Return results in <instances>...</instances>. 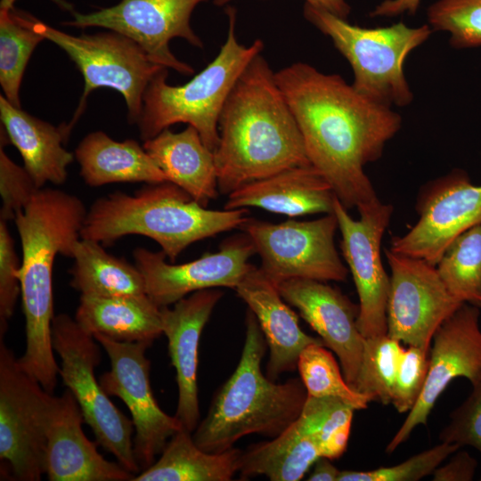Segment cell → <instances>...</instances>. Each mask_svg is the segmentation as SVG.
<instances>
[{
  "label": "cell",
  "instance_id": "cell-1",
  "mask_svg": "<svg viewBox=\"0 0 481 481\" xmlns=\"http://www.w3.org/2000/svg\"><path fill=\"white\" fill-rule=\"evenodd\" d=\"M300 130L309 161L348 209L376 198L364 173L401 127L391 107L357 92L337 74L296 62L274 73Z\"/></svg>",
  "mask_w": 481,
  "mask_h": 481
},
{
  "label": "cell",
  "instance_id": "cell-2",
  "mask_svg": "<svg viewBox=\"0 0 481 481\" xmlns=\"http://www.w3.org/2000/svg\"><path fill=\"white\" fill-rule=\"evenodd\" d=\"M214 151L219 193L311 163L274 72L261 55L243 70L222 109Z\"/></svg>",
  "mask_w": 481,
  "mask_h": 481
},
{
  "label": "cell",
  "instance_id": "cell-3",
  "mask_svg": "<svg viewBox=\"0 0 481 481\" xmlns=\"http://www.w3.org/2000/svg\"><path fill=\"white\" fill-rule=\"evenodd\" d=\"M86 213L78 197L40 188L14 218L22 252L19 278L26 337L25 351L19 361L50 394L54 392L59 375L52 342L54 259L59 254L72 258Z\"/></svg>",
  "mask_w": 481,
  "mask_h": 481
},
{
  "label": "cell",
  "instance_id": "cell-4",
  "mask_svg": "<svg viewBox=\"0 0 481 481\" xmlns=\"http://www.w3.org/2000/svg\"><path fill=\"white\" fill-rule=\"evenodd\" d=\"M245 324L239 363L192 432L195 444L208 452L227 451L250 434L278 436L298 419L308 396L301 379L275 383L264 375L261 363L267 344L250 309Z\"/></svg>",
  "mask_w": 481,
  "mask_h": 481
},
{
  "label": "cell",
  "instance_id": "cell-5",
  "mask_svg": "<svg viewBox=\"0 0 481 481\" xmlns=\"http://www.w3.org/2000/svg\"><path fill=\"white\" fill-rule=\"evenodd\" d=\"M247 215V208L207 209L165 181L148 183L134 195L115 192L95 200L80 237L110 245L126 235H143L155 240L174 262L191 244L239 228Z\"/></svg>",
  "mask_w": 481,
  "mask_h": 481
},
{
  "label": "cell",
  "instance_id": "cell-6",
  "mask_svg": "<svg viewBox=\"0 0 481 481\" xmlns=\"http://www.w3.org/2000/svg\"><path fill=\"white\" fill-rule=\"evenodd\" d=\"M229 28L216 57L189 82L174 86L167 83V69L149 83L136 122L144 142L176 123L195 127L213 151L219 141L218 120L236 81L251 60L261 53L264 43L257 39L249 46L240 44L235 35L236 11L227 8Z\"/></svg>",
  "mask_w": 481,
  "mask_h": 481
},
{
  "label": "cell",
  "instance_id": "cell-7",
  "mask_svg": "<svg viewBox=\"0 0 481 481\" xmlns=\"http://www.w3.org/2000/svg\"><path fill=\"white\" fill-rule=\"evenodd\" d=\"M305 18L328 36L350 63L353 87L387 106L403 107L413 100L404 73L409 53L428 40L429 25L411 28L403 22L374 29L350 24L322 8L304 5Z\"/></svg>",
  "mask_w": 481,
  "mask_h": 481
},
{
  "label": "cell",
  "instance_id": "cell-8",
  "mask_svg": "<svg viewBox=\"0 0 481 481\" xmlns=\"http://www.w3.org/2000/svg\"><path fill=\"white\" fill-rule=\"evenodd\" d=\"M24 14L30 26L61 48L83 75V94L71 121L65 125L69 135L83 114L87 97L100 87L119 92L126 104L129 123L136 124L145 90L165 67L152 61L135 41L118 32L108 29L73 36Z\"/></svg>",
  "mask_w": 481,
  "mask_h": 481
},
{
  "label": "cell",
  "instance_id": "cell-9",
  "mask_svg": "<svg viewBox=\"0 0 481 481\" xmlns=\"http://www.w3.org/2000/svg\"><path fill=\"white\" fill-rule=\"evenodd\" d=\"M95 341L75 318L67 314L54 316L52 342L61 359L59 376L77 400L97 444L135 477L141 469L134 453L135 427L95 378L94 369L101 362V351Z\"/></svg>",
  "mask_w": 481,
  "mask_h": 481
},
{
  "label": "cell",
  "instance_id": "cell-10",
  "mask_svg": "<svg viewBox=\"0 0 481 481\" xmlns=\"http://www.w3.org/2000/svg\"><path fill=\"white\" fill-rule=\"evenodd\" d=\"M53 395L24 371L0 338V460L4 477L39 481L45 474V426Z\"/></svg>",
  "mask_w": 481,
  "mask_h": 481
},
{
  "label": "cell",
  "instance_id": "cell-11",
  "mask_svg": "<svg viewBox=\"0 0 481 481\" xmlns=\"http://www.w3.org/2000/svg\"><path fill=\"white\" fill-rule=\"evenodd\" d=\"M334 213L311 221L272 224L249 218L239 227L260 257V269L276 286L291 279L344 281L348 270L337 251Z\"/></svg>",
  "mask_w": 481,
  "mask_h": 481
},
{
  "label": "cell",
  "instance_id": "cell-12",
  "mask_svg": "<svg viewBox=\"0 0 481 481\" xmlns=\"http://www.w3.org/2000/svg\"><path fill=\"white\" fill-rule=\"evenodd\" d=\"M359 219L335 197L333 213L341 233L340 247L359 298L357 327L364 338L387 333L390 277L382 265L380 247L393 206L378 198L357 207Z\"/></svg>",
  "mask_w": 481,
  "mask_h": 481
},
{
  "label": "cell",
  "instance_id": "cell-13",
  "mask_svg": "<svg viewBox=\"0 0 481 481\" xmlns=\"http://www.w3.org/2000/svg\"><path fill=\"white\" fill-rule=\"evenodd\" d=\"M94 338L106 351L110 369L99 381L108 395L121 399L135 427L134 453L141 471L156 461L171 436L182 428L175 416L159 406L150 384L151 362L145 356L151 342H120L102 335Z\"/></svg>",
  "mask_w": 481,
  "mask_h": 481
},
{
  "label": "cell",
  "instance_id": "cell-14",
  "mask_svg": "<svg viewBox=\"0 0 481 481\" xmlns=\"http://www.w3.org/2000/svg\"><path fill=\"white\" fill-rule=\"evenodd\" d=\"M204 1L207 0H121L89 13L69 9L72 20L65 24L82 29L100 27L123 34L135 41L155 63L191 75L193 68L173 54L169 42L181 37L195 47H203L190 20L194 8Z\"/></svg>",
  "mask_w": 481,
  "mask_h": 481
},
{
  "label": "cell",
  "instance_id": "cell-15",
  "mask_svg": "<svg viewBox=\"0 0 481 481\" xmlns=\"http://www.w3.org/2000/svg\"><path fill=\"white\" fill-rule=\"evenodd\" d=\"M385 254L391 269L387 334L429 349L436 330L463 303L447 289L435 265L390 249Z\"/></svg>",
  "mask_w": 481,
  "mask_h": 481
},
{
  "label": "cell",
  "instance_id": "cell-16",
  "mask_svg": "<svg viewBox=\"0 0 481 481\" xmlns=\"http://www.w3.org/2000/svg\"><path fill=\"white\" fill-rule=\"evenodd\" d=\"M417 223L395 236L390 249L436 265L445 249L460 234L481 223V185L462 170H453L420 191Z\"/></svg>",
  "mask_w": 481,
  "mask_h": 481
},
{
  "label": "cell",
  "instance_id": "cell-17",
  "mask_svg": "<svg viewBox=\"0 0 481 481\" xmlns=\"http://www.w3.org/2000/svg\"><path fill=\"white\" fill-rule=\"evenodd\" d=\"M254 254V245L244 232L226 239L219 251L180 265L167 263L162 250L136 248L133 251L135 265L144 279L146 294L159 307L174 305L206 289H235L252 266L249 260Z\"/></svg>",
  "mask_w": 481,
  "mask_h": 481
},
{
  "label": "cell",
  "instance_id": "cell-18",
  "mask_svg": "<svg viewBox=\"0 0 481 481\" xmlns=\"http://www.w3.org/2000/svg\"><path fill=\"white\" fill-rule=\"evenodd\" d=\"M479 307L463 303L435 332L426 382L413 408L388 443L394 452L418 425H427L438 397L457 378L471 384L481 377V329Z\"/></svg>",
  "mask_w": 481,
  "mask_h": 481
},
{
  "label": "cell",
  "instance_id": "cell-19",
  "mask_svg": "<svg viewBox=\"0 0 481 481\" xmlns=\"http://www.w3.org/2000/svg\"><path fill=\"white\" fill-rule=\"evenodd\" d=\"M277 288L284 301L298 310L325 346L337 355L346 382L355 389L365 338L357 327L359 306L325 281L291 279Z\"/></svg>",
  "mask_w": 481,
  "mask_h": 481
},
{
  "label": "cell",
  "instance_id": "cell-20",
  "mask_svg": "<svg viewBox=\"0 0 481 481\" xmlns=\"http://www.w3.org/2000/svg\"><path fill=\"white\" fill-rule=\"evenodd\" d=\"M82 412L67 388L53 395L46 420L45 475L50 481H127L135 475L104 459L85 435Z\"/></svg>",
  "mask_w": 481,
  "mask_h": 481
},
{
  "label": "cell",
  "instance_id": "cell-21",
  "mask_svg": "<svg viewBox=\"0 0 481 481\" xmlns=\"http://www.w3.org/2000/svg\"><path fill=\"white\" fill-rule=\"evenodd\" d=\"M223 295L216 288L206 289L180 299L172 308L160 307L162 333L167 338L178 386L175 416L190 432L197 428L200 417L197 382L200 338Z\"/></svg>",
  "mask_w": 481,
  "mask_h": 481
},
{
  "label": "cell",
  "instance_id": "cell-22",
  "mask_svg": "<svg viewBox=\"0 0 481 481\" xmlns=\"http://www.w3.org/2000/svg\"><path fill=\"white\" fill-rule=\"evenodd\" d=\"M256 316L269 348L266 376L274 380L293 371L302 351L322 340L304 332L296 313L284 302L277 286L252 265L235 289ZM325 346V345H324Z\"/></svg>",
  "mask_w": 481,
  "mask_h": 481
},
{
  "label": "cell",
  "instance_id": "cell-23",
  "mask_svg": "<svg viewBox=\"0 0 481 481\" xmlns=\"http://www.w3.org/2000/svg\"><path fill=\"white\" fill-rule=\"evenodd\" d=\"M335 193L312 165L296 167L242 185L228 194L224 209L255 207L289 217L333 213Z\"/></svg>",
  "mask_w": 481,
  "mask_h": 481
},
{
  "label": "cell",
  "instance_id": "cell-24",
  "mask_svg": "<svg viewBox=\"0 0 481 481\" xmlns=\"http://www.w3.org/2000/svg\"><path fill=\"white\" fill-rule=\"evenodd\" d=\"M1 130L19 151L23 167L40 189L46 183L63 184L68 166L75 159L63 147L69 134L65 125L54 126L10 103L0 96Z\"/></svg>",
  "mask_w": 481,
  "mask_h": 481
},
{
  "label": "cell",
  "instance_id": "cell-25",
  "mask_svg": "<svg viewBox=\"0 0 481 481\" xmlns=\"http://www.w3.org/2000/svg\"><path fill=\"white\" fill-rule=\"evenodd\" d=\"M143 146L167 180L185 191L203 207L219 193L215 154L191 125L178 133L169 128Z\"/></svg>",
  "mask_w": 481,
  "mask_h": 481
},
{
  "label": "cell",
  "instance_id": "cell-26",
  "mask_svg": "<svg viewBox=\"0 0 481 481\" xmlns=\"http://www.w3.org/2000/svg\"><path fill=\"white\" fill-rule=\"evenodd\" d=\"M84 182L92 187L115 183H158L167 180L143 145L116 141L102 131L87 134L74 152Z\"/></svg>",
  "mask_w": 481,
  "mask_h": 481
},
{
  "label": "cell",
  "instance_id": "cell-27",
  "mask_svg": "<svg viewBox=\"0 0 481 481\" xmlns=\"http://www.w3.org/2000/svg\"><path fill=\"white\" fill-rule=\"evenodd\" d=\"M322 457L318 433L306 412L272 440L243 451L239 472L241 477L263 475L272 481L300 480Z\"/></svg>",
  "mask_w": 481,
  "mask_h": 481
},
{
  "label": "cell",
  "instance_id": "cell-28",
  "mask_svg": "<svg viewBox=\"0 0 481 481\" xmlns=\"http://www.w3.org/2000/svg\"><path fill=\"white\" fill-rule=\"evenodd\" d=\"M75 320L93 337L120 342L153 341L162 335L160 307L147 294L93 297L81 295Z\"/></svg>",
  "mask_w": 481,
  "mask_h": 481
},
{
  "label": "cell",
  "instance_id": "cell-29",
  "mask_svg": "<svg viewBox=\"0 0 481 481\" xmlns=\"http://www.w3.org/2000/svg\"><path fill=\"white\" fill-rule=\"evenodd\" d=\"M243 451L212 453L200 449L192 432L182 428L168 440L159 460L132 481H229L239 472Z\"/></svg>",
  "mask_w": 481,
  "mask_h": 481
},
{
  "label": "cell",
  "instance_id": "cell-30",
  "mask_svg": "<svg viewBox=\"0 0 481 481\" xmlns=\"http://www.w3.org/2000/svg\"><path fill=\"white\" fill-rule=\"evenodd\" d=\"M69 285L93 297L146 294L144 279L135 265L108 253L102 243L80 239L74 247Z\"/></svg>",
  "mask_w": 481,
  "mask_h": 481
},
{
  "label": "cell",
  "instance_id": "cell-31",
  "mask_svg": "<svg viewBox=\"0 0 481 481\" xmlns=\"http://www.w3.org/2000/svg\"><path fill=\"white\" fill-rule=\"evenodd\" d=\"M45 39L24 12L0 9V85L4 96L16 107H20V88L29 60Z\"/></svg>",
  "mask_w": 481,
  "mask_h": 481
},
{
  "label": "cell",
  "instance_id": "cell-32",
  "mask_svg": "<svg viewBox=\"0 0 481 481\" xmlns=\"http://www.w3.org/2000/svg\"><path fill=\"white\" fill-rule=\"evenodd\" d=\"M437 273L457 299L481 307V223L456 237L445 249Z\"/></svg>",
  "mask_w": 481,
  "mask_h": 481
},
{
  "label": "cell",
  "instance_id": "cell-33",
  "mask_svg": "<svg viewBox=\"0 0 481 481\" xmlns=\"http://www.w3.org/2000/svg\"><path fill=\"white\" fill-rule=\"evenodd\" d=\"M324 346L311 344L299 355L297 369L307 395L338 398L355 410L367 408L371 398L348 385L334 356Z\"/></svg>",
  "mask_w": 481,
  "mask_h": 481
},
{
  "label": "cell",
  "instance_id": "cell-34",
  "mask_svg": "<svg viewBox=\"0 0 481 481\" xmlns=\"http://www.w3.org/2000/svg\"><path fill=\"white\" fill-rule=\"evenodd\" d=\"M387 334L364 338L361 367L355 389L383 404L392 401L399 364L404 351Z\"/></svg>",
  "mask_w": 481,
  "mask_h": 481
},
{
  "label": "cell",
  "instance_id": "cell-35",
  "mask_svg": "<svg viewBox=\"0 0 481 481\" xmlns=\"http://www.w3.org/2000/svg\"><path fill=\"white\" fill-rule=\"evenodd\" d=\"M355 410L338 398L307 396L303 411L318 433L322 457L334 460L345 452Z\"/></svg>",
  "mask_w": 481,
  "mask_h": 481
},
{
  "label": "cell",
  "instance_id": "cell-36",
  "mask_svg": "<svg viewBox=\"0 0 481 481\" xmlns=\"http://www.w3.org/2000/svg\"><path fill=\"white\" fill-rule=\"evenodd\" d=\"M427 15L433 30L450 33L453 47L481 46V0H437Z\"/></svg>",
  "mask_w": 481,
  "mask_h": 481
},
{
  "label": "cell",
  "instance_id": "cell-37",
  "mask_svg": "<svg viewBox=\"0 0 481 481\" xmlns=\"http://www.w3.org/2000/svg\"><path fill=\"white\" fill-rule=\"evenodd\" d=\"M457 444L441 442L431 449L423 451L405 461L372 470H340L337 481H416L427 477L441 463L458 451Z\"/></svg>",
  "mask_w": 481,
  "mask_h": 481
},
{
  "label": "cell",
  "instance_id": "cell-38",
  "mask_svg": "<svg viewBox=\"0 0 481 481\" xmlns=\"http://www.w3.org/2000/svg\"><path fill=\"white\" fill-rule=\"evenodd\" d=\"M429 363V349L409 346L404 349L393 390L391 404L399 413L409 412L424 387Z\"/></svg>",
  "mask_w": 481,
  "mask_h": 481
},
{
  "label": "cell",
  "instance_id": "cell-39",
  "mask_svg": "<svg viewBox=\"0 0 481 481\" xmlns=\"http://www.w3.org/2000/svg\"><path fill=\"white\" fill-rule=\"evenodd\" d=\"M471 386V393L450 414V422L440 432L439 440L461 447L469 445L481 453V377Z\"/></svg>",
  "mask_w": 481,
  "mask_h": 481
},
{
  "label": "cell",
  "instance_id": "cell-40",
  "mask_svg": "<svg viewBox=\"0 0 481 481\" xmlns=\"http://www.w3.org/2000/svg\"><path fill=\"white\" fill-rule=\"evenodd\" d=\"M39 188L27 170L17 165L0 147V194L2 206L0 219L14 220Z\"/></svg>",
  "mask_w": 481,
  "mask_h": 481
},
{
  "label": "cell",
  "instance_id": "cell-41",
  "mask_svg": "<svg viewBox=\"0 0 481 481\" xmlns=\"http://www.w3.org/2000/svg\"><path fill=\"white\" fill-rule=\"evenodd\" d=\"M20 267L13 238L6 221L0 219V337L5 334L20 294Z\"/></svg>",
  "mask_w": 481,
  "mask_h": 481
},
{
  "label": "cell",
  "instance_id": "cell-42",
  "mask_svg": "<svg viewBox=\"0 0 481 481\" xmlns=\"http://www.w3.org/2000/svg\"><path fill=\"white\" fill-rule=\"evenodd\" d=\"M477 468V461L466 451H456L450 461L438 466L434 472V481H471Z\"/></svg>",
  "mask_w": 481,
  "mask_h": 481
},
{
  "label": "cell",
  "instance_id": "cell-43",
  "mask_svg": "<svg viewBox=\"0 0 481 481\" xmlns=\"http://www.w3.org/2000/svg\"><path fill=\"white\" fill-rule=\"evenodd\" d=\"M420 0H384L370 13L371 17H392L404 12L414 14Z\"/></svg>",
  "mask_w": 481,
  "mask_h": 481
},
{
  "label": "cell",
  "instance_id": "cell-44",
  "mask_svg": "<svg viewBox=\"0 0 481 481\" xmlns=\"http://www.w3.org/2000/svg\"><path fill=\"white\" fill-rule=\"evenodd\" d=\"M232 0H213L216 5H223ZM306 4L322 8L340 18L346 19L350 12V6L346 0H306Z\"/></svg>",
  "mask_w": 481,
  "mask_h": 481
},
{
  "label": "cell",
  "instance_id": "cell-45",
  "mask_svg": "<svg viewBox=\"0 0 481 481\" xmlns=\"http://www.w3.org/2000/svg\"><path fill=\"white\" fill-rule=\"evenodd\" d=\"M308 477L309 481H337L340 470L338 469L327 457H320Z\"/></svg>",
  "mask_w": 481,
  "mask_h": 481
},
{
  "label": "cell",
  "instance_id": "cell-46",
  "mask_svg": "<svg viewBox=\"0 0 481 481\" xmlns=\"http://www.w3.org/2000/svg\"><path fill=\"white\" fill-rule=\"evenodd\" d=\"M17 0H1L0 1V9L11 10L14 8V4Z\"/></svg>",
  "mask_w": 481,
  "mask_h": 481
}]
</instances>
